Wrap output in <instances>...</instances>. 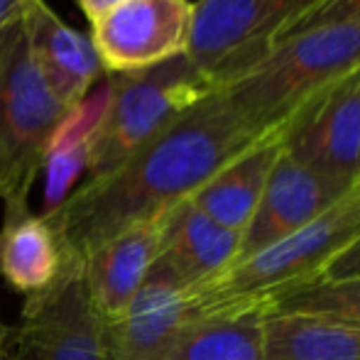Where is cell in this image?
Segmentation results:
<instances>
[{"label": "cell", "mask_w": 360, "mask_h": 360, "mask_svg": "<svg viewBox=\"0 0 360 360\" xmlns=\"http://www.w3.org/2000/svg\"><path fill=\"white\" fill-rule=\"evenodd\" d=\"M272 133L257 128L226 91L214 89L140 145L118 169L86 179L57 209L42 214L62 248L64 267H81L94 248L130 223L186 201Z\"/></svg>", "instance_id": "1"}, {"label": "cell", "mask_w": 360, "mask_h": 360, "mask_svg": "<svg viewBox=\"0 0 360 360\" xmlns=\"http://www.w3.org/2000/svg\"><path fill=\"white\" fill-rule=\"evenodd\" d=\"M356 240H360V181L292 236L236 260L206 285L186 289L194 316H211L248 304L272 309L277 299L321 280Z\"/></svg>", "instance_id": "2"}, {"label": "cell", "mask_w": 360, "mask_h": 360, "mask_svg": "<svg viewBox=\"0 0 360 360\" xmlns=\"http://www.w3.org/2000/svg\"><path fill=\"white\" fill-rule=\"evenodd\" d=\"M360 69V22H333L280 39L221 86L265 133L280 130L307 98Z\"/></svg>", "instance_id": "3"}, {"label": "cell", "mask_w": 360, "mask_h": 360, "mask_svg": "<svg viewBox=\"0 0 360 360\" xmlns=\"http://www.w3.org/2000/svg\"><path fill=\"white\" fill-rule=\"evenodd\" d=\"M79 110V108H76ZM76 110L47 89L25 22L0 32V199H27Z\"/></svg>", "instance_id": "4"}, {"label": "cell", "mask_w": 360, "mask_h": 360, "mask_svg": "<svg viewBox=\"0 0 360 360\" xmlns=\"http://www.w3.org/2000/svg\"><path fill=\"white\" fill-rule=\"evenodd\" d=\"M211 91L214 84L186 54L145 72L108 74L103 105L89 138V179L118 169L140 145Z\"/></svg>", "instance_id": "5"}, {"label": "cell", "mask_w": 360, "mask_h": 360, "mask_svg": "<svg viewBox=\"0 0 360 360\" xmlns=\"http://www.w3.org/2000/svg\"><path fill=\"white\" fill-rule=\"evenodd\" d=\"M326 0H199L186 57L221 89L289 37Z\"/></svg>", "instance_id": "6"}, {"label": "cell", "mask_w": 360, "mask_h": 360, "mask_svg": "<svg viewBox=\"0 0 360 360\" xmlns=\"http://www.w3.org/2000/svg\"><path fill=\"white\" fill-rule=\"evenodd\" d=\"M13 343L18 360H108L105 323L81 267H64L52 287L25 299Z\"/></svg>", "instance_id": "7"}, {"label": "cell", "mask_w": 360, "mask_h": 360, "mask_svg": "<svg viewBox=\"0 0 360 360\" xmlns=\"http://www.w3.org/2000/svg\"><path fill=\"white\" fill-rule=\"evenodd\" d=\"M282 147L343 186L360 181V69L307 98L280 130Z\"/></svg>", "instance_id": "8"}, {"label": "cell", "mask_w": 360, "mask_h": 360, "mask_svg": "<svg viewBox=\"0 0 360 360\" xmlns=\"http://www.w3.org/2000/svg\"><path fill=\"white\" fill-rule=\"evenodd\" d=\"M191 8L189 0H125L91 22L103 72H145L186 54Z\"/></svg>", "instance_id": "9"}, {"label": "cell", "mask_w": 360, "mask_h": 360, "mask_svg": "<svg viewBox=\"0 0 360 360\" xmlns=\"http://www.w3.org/2000/svg\"><path fill=\"white\" fill-rule=\"evenodd\" d=\"M351 186L323 176L304 162L294 160L282 147L255 214L240 238L238 260L270 248L272 243L292 236L309 221L331 209Z\"/></svg>", "instance_id": "10"}, {"label": "cell", "mask_w": 360, "mask_h": 360, "mask_svg": "<svg viewBox=\"0 0 360 360\" xmlns=\"http://www.w3.org/2000/svg\"><path fill=\"white\" fill-rule=\"evenodd\" d=\"M194 321L189 292L152 267L123 316L105 323L108 360H169Z\"/></svg>", "instance_id": "11"}, {"label": "cell", "mask_w": 360, "mask_h": 360, "mask_svg": "<svg viewBox=\"0 0 360 360\" xmlns=\"http://www.w3.org/2000/svg\"><path fill=\"white\" fill-rule=\"evenodd\" d=\"M167 211L130 223L103 240L81 262L91 304L103 323L118 321L160 255Z\"/></svg>", "instance_id": "12"}, {"label": "cell", "mask_w": 360, "mask_h": 360, "mask_svg": "<svg viewBox=\"0 0 360 360\" xmlns=\"http://www.w3.org/2000/svg\"><path fill=\"white\" fill-rule=\"evenodd\" d=\"M22 22L30 52L47 89L67 108H81L91 86L105 74L91 34L67 25L44 0L30 3Z\"/></svg>", "instance_id": "13"}, {"label": "cell", "mask_w": 360, "mask_h": 360, "mask_svg": "<svg viewBox=\"0 0 360 360\" xmlns=\"http://www.w3.org/2000/svg\"><path fill=\"white\" fill-rule=\"evenodd\" d=\"M240 238V233L223 228L186 199L167 211L160 255L152 267L179 287L196 289L238 260Z\"/></svg>", "instance_id": "14"}, {"label": "cell", "mask_w": 360, "mask_h": 360, "mask_svg": "<svg viewBox=\"0 0 360 360\" xmlns=\"http://www.w3.org/2000/svg\"><path fill=\"white\" fill-rule=\"evenodd\" d=\"M0 277L25 297L44 292L64 272V255L44 216L30 211L27 199L3 201Z\"/></svg>", "instance_id": "15"}, {"label": "cell", "mask_w": 360, "mask_h": 360, "mask_svg": "<svg viewBox=\"0 0 360 360\" xmlns=\"http://www.w3.org/2000/svg\"><path fill=\"white\" fill-rule=\"evenodd\" d=\"M280 152L282 138L277 130L252 145L250 150H245L240 157H236L231 165L223 167L196 194L189 196V201L216 223H221L223 228L243 236L260 204L267 176Z\"/></svg>", "instance_id": "16"}, {"label": "cell", "mask_w": 360, "mask_h": 360, "mask_svg": "<svg viewBox=\"0 0 360 360\" xmlns=\"http://www.w3.org/2000/svg\"><path fill=\"white\" fill-rule=\"evenodd\" d=\"M267 314V304H248L196 319L169 360H265L262 341Z\"/></svg>", "instance_id": "17"}, {"label": "cell", "mask_w": 360, "mask_h": 360, "mask_svg": "<svg viewBox=\"0 0 360 360\" xmlns=\"http://www.w3.org/2000/svg\"><path fill=\"white\" fill-rule=\"evenodd\" d=\"M262 351L265 360H360V326L270 311Z\"/></svg>", "instance_id": "18"}, {"label": "cell", "mask_w": 360, "mask_h": 360, "mask_svg": "<svg viewBox=\"0 0 360 360\" xmlns=\"http://www.w3.org/2000/svg\"><path fill=\"white\" fill-rule=\"evenodd\" d=\"M270 311L299 314V316H321L333 321L360 326V277L346 280H319L287 297L277 299Z\"/></svg>", "instance_id": "19"}, {"label": "cell", "mask_w": 360, "mask_h": 360, "mask_svg": "<svg viewBox=\"0 0 360 360\" xmlns=\"http://www.w3.org/2000/svg\"><path fill=\"white\" fill-rule=\"evenodd\" d=\"M333 22H360V0H326L292 34L319 27V25H333Z\"/></svg>", "instance_id": "20"}, {"label": "cell", "mask_w": 360, "mask_h": 360, "mask_svg": "<svg viewBox=\"0 0 360 360\" xmlns=\"http://www.w3.org/2000/svg\"><path fill=\"white\" fill-rule=\"evenodd\" d=\"M346 277H360V240L353 243L343 255L326 270L321 280H346Z\"/></svg>", "instance_id": "21"}, {"label": "cell", "mask_w": 360, "mask_h": 360, "mask_svg": "<svg viewBox=\"0 0 360 360\" xmlns=\"http://www.w3.org/2000/svg\"><path fill=\"white\" fill-rule=\"evenodd\" d=\"M32 0H0V32L13 25H18L25 18Z\"/></svg>", "instance_id": "22"}, {"label": "cell", "mask_w": 360, "mask_h": 360, "mask_svg": "<svg viewBox=\"0 0 360 360\" xmlns=\"http://www.w3.org/2000/svg\"><path fill=\"white\" fill-rule=\"evenodd\" d=\"M120 3H125V0H76V5H79V10L86 15L89 22H96V20L103 18L105 13L118 8Z\"/></svg>", "instance_id": "23"}, {"label": "cell", "mask_w": 360, "mask_h": 360, "mask_svg": "<svg viewBox=\"0 0 360 360\" xmlns=\"http://www.w3.org/2000/svg\"><path fill=\"white\" fill-rule=\"evenodd\" d=\"M13 343V328L5 326L3 319H0V360L8 358V348Z\"/></svg>", "instance_id": "24"}]
</instances>
